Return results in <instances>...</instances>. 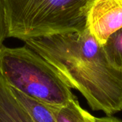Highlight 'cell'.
<instances>
[{
    "label": "cell",
    "instance_id": "cell-3",
    "mask_svg": "<svg viewBox=\"0 0 122 122\" xmlns=\"http://www.w3.org/2000/svg\"><path fill=\"white\" fill-rule=\"evenodd\" d=\"M0 74L12 88L51 107H61L75 97L55 69L26 45L0 47Z\"/></svg>",
    "mask_w": 122,
    "mask_h": 122
},
{
    "label": "cell",
    "instance_id": "cell-6",
    "mask_svg": "<svg viewBox=\"0 0 122 122\" xmlns=\"http://www.w3.org/2000/svg\"><path fill=\"white\" fill-rule=\"evenodd\" d=\"M56 122H93L94 116L84 110L76 97L61 107L49 106Z\"/></svg>",
    "mask_w": 122,
    "mask_h": 122
},
{
    "label": "cell",
    "instance_id": "cell-9",
    "mask_svg": "<svg viewBox=\"0 0 122 122\" xmlns=\"http://www.w3.org/2000/svg\"><path fill=\"white\" fill-rule=\"evenodd\" d=\"M36 122H56L51 109L46 114H45L44 116H42L41 118H39Z\"/></svg>",
    "mask_w": 122,
    "mask_h": 122
},
{
    "label": "cell",
    "instance_id": "cell-5",
    "mask_svg": "<svg viewBox=\"0 0 122 122\" xmlns=\"http://www.w3.org/2000/svg\"><path fill=\"white\" fill-rule=\"evenodd\" d=\"M0 122H35L0 74Z\"/></svg>",
    "mask_w": 122,
    "mask_h": 122
},
{
    "label": "cell",
    "instance_id": "cell-8",
    "mask_svg": "<svg viewBox=\"0 0 122 122\" xmlns=\"http://www.w3.org/2000/svg\"><path fill=\"white\" fill-rule=\"evenodd\" d=\"M8 31L5 16V11L2 0H0V47L3 45V42L7 37Z\"/></svg>",
    "mask_w": 122,
    "mask_h": 122
},
{
    "label": "cell",
    "instance_id": "cell-10",
    "mask_svg": "<svg viewBox=\"0 0 122 122\" xmlns=\"http://www.w3.org/2000/svg\"><path fill=\"white\" fill-rule=\"evenodd\" d=\"M93 122H122L117 118L108 116L106 117H94Z\"/></svg>",
    "mask_w": 122,
    "mask_h": 122
},
{
    "label": "cell",
    "instance_id": "cell-2",
    "mask_svg": "<svg viewBox=\"0 0 122 122\" xmlns=\"http://www.w3.org/2000/svg\"><path fill=\"white\" fill-rule=\"evenodd\" d=\"M92 0H2L7 37L24 41L86 29Z\"/></svg>",
    "mask_w": 122,
    "mask_h": 122
},
{
    "label": "cell",
    "instance_id": "cell-7",
    "mask_svg": "<svg viewBox=\"0 0 122 122\" xmlns=\"http://www.w3.org/2000/svg\"><path fill=\"white\" fill-rule=\"evenodd\" d=\"M102 46L110 64L122 71V28L110 35L106 43Z\"/></svg>",
    "mask_w": 122,
    "mask_h": 122
},
{
    "label": "cell",
    "instance_id": "cell-4",
    "mask_svg": "<svg viewBox=\"0 0 122 122\" xmlns=\"http://www.w3.org/2000/svg\"><path fill=\"white\" fill-rule=\"evenodd\" d=\"M86 28L104 45L110 35L122 28V0H92L86 15Z\"/></svg>",
    "mask_w": 122,
    "mask_h": 122
},
{
    "label": "cell",
    "instance_id": "cell-1",
    "mask_svg": "<svg viewBox=\"0 0 122 122\" xmlns=\"http://www.w3.org/2000/svg\"><path fill=\"white\" fill-rule=\"evenodd\" d=\"M25 45L49 63L94 111L112 116L122 110V71L108 61L102 46L86 28L30 38Z\"/></svg>",
    "mask_w": 122,
    "mask_h": 122
}]
</instances>
